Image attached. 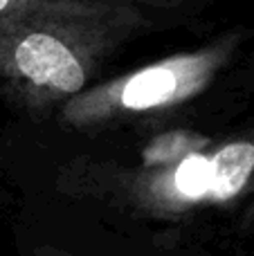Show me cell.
Returning <instances> with one entry per match:
<instances>
[{"mask_svg":"<svg viewBox=\"0 0 254 256\" xmlns=\"http://www.w3.org/2000/svg\"><path fill=\"white\" fill-rule=\"evenodd\" d=\"M210 137L194 130H169L153 137L142 150V168H158L187 158L189 153L210 148Z\"/></svg>","mask_w":254,"mask_h":256,"instance_id":"cell-4","label":"cell"},{"mask_svg":"<svg viewBox=\"0 0 254 256\" xmlns=\"http://www.w3.org/2000/svg\"><path fill=\"white\" fill-rule=\"evenodd\" d=\"M76 191L110 198L151 218L232 204L254 194V132L158 168H90L79 176Z\"/></svg>","mask_w":254,"mask_h":256,"instance_id":"cell-2","label":"cell"},{"mask_svg":"<svg viewBox=\"0 0 254 256\" xmlns=\"http://www.w3.org/2000/svg\"><path fill=\"white\" fill-rule=\"evenodd\" d=\"M102 2H124V4H138V7L144 9H153V12H174V9L182 7L187 0H102Z\"/></svg>","mask_w":254,"mask_h":256,"instance_id":"cell-5","label":"cell"},{"mask_svg":"<svg viewBox=\"0 0 254 256\" xmlns=\"http://www.w3.org/2000/svg\"><path fill=\"white\" fill-rule=\"evenodd\" d=\"M43 0H0V18H9L16 14L30 12L36 4H40Z\"/></svg>","mask_w":254,"mask_h":256,"instance_id":"cell-6","label":"cell"},{"mask_svg":"<svg viewBox=\"0 0 254 256\" xmlns=\"http://www.w3.org/2000/svg\"><path fill=\"white\" fill-rule=\"evenodd\" d=\"M238 45V36L192 52L166 56L124 76L86 88L61 104V120L72 128H92L140 112L176 108L205 92Z\"/></svg>","mask_w":254,"mask_h":256,"instance_id":"cell-3","label":"cell"},{"mask_svg":"<svg viewBox=\"0 0 254 256\" xmlns=\"http://www.w3.org/2000/svg\"><path fill=\"white\" fill-rule=\"evenodd\" d=\"M34 256H72V254H68L66 250L52 248V245H43V248H38V250H36Z\"/></svg>","mask_w":254,"mask_h":256,"instance_id":"cell-7","label":"cell"},{"mask_svg":"<svg viewBox=\"0 0 254 256\" xmlns=\"http://www.w3.org/2000/svg\"><path fill=\"white\" fill-rule=\"evenodd\" d=\"M164 14L102 0H43L0 18V90L34 112L88 88L102 66Z\"/></svg>","mask_w":254,"mask_h":256,"instance_id":"cell-1","label":"cell"}]
</instances>
